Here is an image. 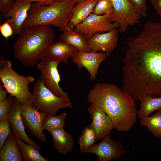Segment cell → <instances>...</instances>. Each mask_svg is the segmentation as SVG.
<instances>
[{
  "label": "cell",
  "mask_w": 161,
  "mask_h": 161,
  "mask_svg": "<svg viewBox=\"0 0 161 161\" xmlns=\"http://www.w3.org/2000/svg\"><path fill=\"white\" fill-rule=\"evenodd\" d=\"M49 131L52 137L53 146L59 153L65 155L73 150L74 145L73 136L66 132L64 128Z\"/></svg>",
  "instance_id": "d6986e66"
},
{
  "label": "cell",
  "mask_w": 161,
  "mask_h": 161,
  "mask_svg": "<svg viewBox=\"0 0 161 161\" xmlns=\"http://www.w3.org/2000/svg\"><path fill=\"white\" fill-rule=\"evenodd\" d=\"M128 151L123 149L119 140H113L108 135L99 143L94 145L84 153L95 154L97 161H110L113 159H120Z\"/></svg>",
  "instance_id": "30bf717a"
},
{
  "label": "cell",
  "mask_w": 161,
  "mask_h": 161,
  "mask_svg": "<svg viewBox=\"0 0 161 161\" xmlns=\"http://www.w3.org/2000/svg\"><path fill=\"white\" fill-rule=\"evenodd\" d=\"M59 63L53 61L46 56L37 64L40 73L39 79L44 86L56 96L69 99L68 94L60 87V75L58 69Z\"/></svg>",
  "instance_id": "52a82bcc"
},
{
  "label": "cell",
  "mask_w": 161,
  "mask_h": 161,
  "mask_svg": "<svg viewBox=\"0 0 161 161\" xmlns=\"http://www.w3.org/2000/svg\"><path fill=\"white\" fill-rule=\"evenodd\" d=\"M67 113L64 112L57 116L46 115L43 121L42 127L44 130L49 131L64 128Z\"/></svg>",
  "instance_id": "484cf974"
},
{
  "label": "cell",
  "mask_w": 161,
  "mask_h": 161,
  "mask_svg": "<svg viewBox=\"0 0 161 161\" xmlns=\"http://www.w3.org/2000/svg\"><path fill=\"white\" fill-rule=\"evenodd\" d=\"M119 32L116 29L95 34L88 40L90 49L95 52H104L109 56L117 47Z\"/></svg>",
  "instance_id": "5bb4252c"
},
{
  "label": "cell",
  "mask_w": 161,
  "mask_h": 161,
  "mask_svg": "<svg viewBox=\"0 0 161 161\" xmlns=\"http://www.w3.org/2000/svg\"><path fill=\"white\" fill-rule=\"evenodd\" d=\"M8 93L7 91L4 90L1 85H0V101H1L6 98V95Z\"/></svg>",
  "instance_id": "e575fe53"
},
{
  "label": "cell",
  "mask_w": 161,
  "mask_h": 161,
  "mask_svg": "<svg viewBox=\"0 0 161 161\" xmlns=\"http://www.w3.org/2000/svg\"><path fill=\"white\" fill-rule=\"evenodd\" d=\"M62 0H15V1H24L29 2L31 3L37 2V3L47 2L52 4L56 1Z\"/></svg>",
  "instance_id": "836d02e7"
},
{
  "label": "cell",
  "mask_w": 161,
  "mask_h": 161,
  "mask_svg": "<svg viewBox=\"0 0 161 161\" xmlns=\"http://www.w3.org/2000/svg\"><path fill=\"white\" fill-rule=\"evenodd\" d=\"M97 140L96 132L90 125L85 127L79 138V152L83 153L89 147L94 145Z\"/></svg>",
  "instance_id": "d4e9b609"
},
{
  "label": "cell",
  "mask_w": 161,
  "mask_h": 161,
  "mask_svg": "<svg viewBox=\"0 0 161 161\" xmlns=\"http://www.w3.org/2000/svg\"><path fill=\"white\" fill-rule=\"evenodd\" d=\"M121 89L134 101L161 97V23L148 21L126 40Z\"/></svg>",
  "instance_id": "6da1fadb"
},
{
  "label": "cell",
  "mask_w": 161,
  "mask_h": 161,
  "mask_svg": "<svg viewBox=\"0 0 161 161\" xmlns=\"http://www.w3.org/2000/svg\"><path fill=\"white\" fill-rule=\"evenodd\" d=\"M55 33L50 26H38L24 29L15 42V58L26 66L38 64L46 56L53 43Z\"/></svg>",
  "instance_id": "3957f363"
},
{
  "label": "cell",
  "mask_w": 161,
  "mask_h": 161,
  "mask_svg": "<svg viewBox=\"0 0 161 161\" xmlns=\"http://www.w3.org/2000/svg\"><path fill=\"white\" fill-rule=\"evenodd\" d=\"M18 146L23 160L26 161H49V159L41 155L33 145L25 143L21 139L16 138Z\"/></svg>",
  "instance_id": "603a6c76"
},
{
  "label": "cell",
  "mask_w": 161,
  "mask_h": 161,
  "mask_svg": "<svg viewBox=\"0 0 161 161\" xmlns=\"http://www.w3.org/2000/svg\"><path fill=\"white\" fill-rule=\"evenodd\" d=\"M84 0H76V1H77L76 3H79L82 1H84Z\"/></svg>",
  "instance_id": "d590c367"
},
{
  "label": "cell",
  "mask_w": 161,
  "mask_h": 161,
  "mask_svg": "<svg viewBox=\"0 0 161 161\" xmlns=\"http://www.w3.org/2000/svg\"><path fill=\"white\" fill-rule=\"evenodd\" d=\"M0 79L4 87L10 96L16 98L22 105L30 104L32 93L29 89L30 84L35 78L24 76L15 71L11 63L0 56Z\"/></svg>",
  "instance_id": "5b68a950"
},
{
  "label": "cell",
  "mask_w": 161,
  "mask_h": 161,
  "mask_svg": "<svg viewBox=\"0 0 161 161\" xmlns=\"http://www.w3.org/2000/svg\"><path fill=\"white\" fill-rule=\"evenodd\" d=\"M114 11L110 21L117 23L120 33L125 32L129 26L139 23L142 16L136 7L128 0H112Z\"/></svg>",
  "instance_id": "ba28073f"
},
{
  "label": "cell",
  "mask_w": 161,
  "mask_h": 161,
  "mask_svg": "<svg viewBox=\"0 0 161 161\" xmlns=\"http://www.w3.org/2000/svg\"><path fill=\"white\" fill-rule=\"evenodd\" d=\"M150 2L161 20V0H151Z\"/></svg>",
  "instance_id": "d6a6232c"
},
{
  "label": "cell",
  "mask_w": 161,
  "mask_h": 161,
  "mask_svg": "<svg viewBox=\"0 0 161 161\" xmlns=\"http://www.w3.org/2000/svg\"><path fill=\"white\" fill-rule=\"evenodd\" d=\"M87 111L92 120L90 125L95 129L97 140H102L109 135L114 128L113 123L109 117L100 108L90 105Z\"/></svg>",
  "instance_id": "4fadbf2b"
},
{
  "label": "cell",
  "mask_w": 161,
  "mask_h": 161,
  "mask_svg": "<svg viewBox=\"0 0 161 161\" xmlns=\"http://www.w3.org/2000/svg\"><path fill=\"white\" fill-rule=\"evenodd\" d=\"M20 111L24 123L32 136L43 143H47L42 127L43 121L47 115L32 108L30 104H21Z\"/></svg>",
  "instance_id": "8fae6325"
},
{
  "label": "cell",
  "mask_w": 161,
  "mask_h": 161,
  "mask_svg": "<svg viewBox=\"0 0 161 161\" xmlns=\"http://www.w3.org/2000/svg\"><path fill=\"white\" fill-rule=\"evenodd\" d=\"M99 0H85L77 4L73 7L70 20L67 25L73 29L92 13Z\"/></svg>",
  "instance_id": "ac0fdd59"
},
{
  "label": "cell",
  "mask_w": 161,
  "mask_h": 161,
  "mask_svg": "<svg viewBox=\"0 0 161 161\" xmlns=\"http://www.w3.org/2000/svg\"><path fill=\"white\" fill-rule=\"evenodd\" d=\"M11 132L7 138L0 150V161H22L21 152L18 146L17 139Z\"/></svg>",
  "instance_id": "ffe728a7"
},
{
  "label": "cell",
  "mask_w": 161,
  "mask_h": 161,
  "mask_svg": "<svg viewBox=\"0 0 161 161\" xmlns=\"http://www.w3.org/2000/svg\"><path fill=\"white\" fill-rule=\"evenodd\" d=\"M107 56L104 52L78 51L71 58L78 69L85 68L89 73L91 80H94L96 78L99 65L106 59Z\"/></svg>",
  "instance_id": "7c38bea8"
},
{
  "label": "cell",
  "mask_w": 161,
  "mask_h": 161,
  "mask_svg": "<svg viewBox=\"0 0 161 161\" xmlns=\"http://www.w3.org/2000/svg\"><path fill=\"white\" fill-rule=\"evenodd\" d=\"M60 36V40L64 41L76 48L78 51L90 52L88 40L82 34L67 26Z\"/></svg>",
  "instance_id": "44dd1931"
},
{
  "label": "cell",
  "mask_w": 161,
  "mask_h": 161,
  "mask_svg": "<svg viewBox=\"0 0 161 161\" xmlns=\"http://www.w3.org/2000/svg\"><path fill=\"white\" fill-rule=\"evenodd\" d=\"M14 0H0V11L4 15L12 7Z\"/></svg>",
  "instance_id": "1f68e13d"
},
{
  "label": "cell",
  "mask_w": 161,
  "mask_h": 161,
  "mask_svg": "<svg viewBox=\"0 0 161 161\" xmlns=\"http://www.w3.org/2000/svg\"><path fill=\"white\" fill-rule=\"evenodd\" d=\"M0 32L2 36L6 40L14 34L12 27L7 21L0 25Z\"/></svg>",
  "instance_id": "4dcf8cb0"
},
{
  "label": "cell",
  "mask_w": 161,
  "mask_h": 161,
  "mask_svg": "<svg viewBox=\"0 0 161 161\" xmlns=\"http://www.w3.org/2000/svg\"><path fill=\"white\" fill-rule=\"evenodd\" d=\"M15 98V97L10 95L4 100L0 101V120L8 116Z\"/></svg>",
  "instance_id": "f1b7e54d"
},
{
  "label": "cell",
  "mask_w": 161,
  "mask_h": 161,
  "mask_svg": "<svg viewBox=\"0 0 161 161\" xmlns=\"http://www.w3.org/2000/svg\"><path fill=\"white\" fill-rule=\"evenodd\" d=\"M137 8L142 16L146 17L147 15V0H128Z\"/></svg>",
  "instance_id": "f546056e"
},
{
  "label": "cell",
  "mask_w": 161,
  "mask_h": 161,
  "mask_svg": "<svg viewBox=\"0 0 161 161\" xmlns=\"http://www.w3.org/2000/svg\"><path fill=\"white\" fill-rule=\"evenodd\" d=\"M88 102L101 109L111 120L114 129L127 131L137 117L135 102L128 93L112 83H98L89 91Z\"/></svg>",
  "instance_id": "7a4b0ae2"
},
{
  "label": "cell",
  "mask_w": 161,
  "mask_h": 161,
  "mask_svg": "<svg viewBox=\"0 0 161 161\" xmlns=\"http://www.w3.org/2000/svg\"><path fill=\"white\" fill-rule=\"evenodd\" d=\"M8 116L0 120V150L2 148L7 138L11 132Z\"/></svg>",
  "instance_id": "83f0119b"
},
{
  "label": "cell",
  "mask_w": 161,
  "mask_h": 161,
  "mask_svg": "<svg viewBox=\"0 0 161 161\" xmlns=\"http://www.w3.org/2000/svg\"><path fill=\"white\" fill-rule=\"evenodd\" d=\"M76 3V0H62L52 4L41 2L32 4L22 28L24 29L36 26L52 25L63 31Z\"/></svg>",
  "instance_id": "277c9868"
},
{
  "label": "cell",
  "mask_w": 161,
  "mask_h": 161,
  "mask_svg": "<svg viewBox=\"0 0 161 161\" xmlns=\"http://www.w3.org/2000/svg\"><path fill=\"white\" fill-rule=\"evenodd\" d=\"M114 11L112 0H99L92 13L99 15L106 14L111 15Z\"/></svg>",
  "instance_id": "4316f807"
},
{
  "label": "cell",
  "mask_w": 161,
  "mask_h": 161,
  "mask_svg": "<svg viewBox=\"0 0 161 161\" xmlns=\"http://www.w3.org/2000/svg\"><path fill=\"white\" fill-rule=\"evenodd\" d=\"M140 107L137 116L140 119L149 116L152 112L161 109V97H153L145 96L140 98Z\"/></svg>",
  "instance_id": "7402d4cb"
},
{
  "label": "cell",
  "mask_w": 161,
  "mask_h": 161,
  "mask_svg": "<svg viewBox=\"0 0 161 161\" xmlns=\"http://www.w3.org/2000/svg\"><path fill=\"white\" fill-rule=\"evenodd\" d=\"M21 104L15 97L11 110L8 116V119L12 131L15 136L23 140L27 144L34 146L39 151L40 147L27 135L20 111Z\"/></svg>",
  "instance_id": "2e32d148"
},
{
  "label": "cell",
  "mask_w": 161,
  "mask_h": 161,
  "mask_svg": "<svg viewBox=\"0 0 161 161\" xmlns=\"http://www.w3.org/2000/svg\"><path fill=\"white\" fill-rule=\"evenodd\" d=\"M78 51L74 47L60 40L53 43L48 48L46 56L51 60L60 63H67L68 59Z\"/></svg>",
  "instance_id": "e0dca14e"
},
{
  "label": "cell",
  "mask_w": 161,
  "mask_h": 161,
  "mask_svg": "<svg viewBox=\"0 0 161 161\" xmlns=\"http://www.w3.org/2000/svg\"><path fill=\"white\" fill-rule=\"evenodd\" d=\"M32 93L30 105L47 115L54 116L61 109L72 108L70 99L55 95L44 86L39 79L35 82Z\"/></svg>",
  "instance_id": "8992f818"
},
{
  "label": "cell",
  "mask_w": 161,
  "mask_h": 161,
  "mask_svg": "<svg viewBox=\"0 0 161 161\" xmlns=\"http://www.w3.org/2000/svg\"><path fill=\"white\" fill-rule=\"evenodd\" d=\"M31 4L27 1H15L4 15L6 17H10L6 21L11 26L15 34L20 35L24 30L23 25L27 18Z\"/></svg>",
  "instance_id": "9a60e30c"
},
{
  "label": "cell",
  "mask_w": 161,
  "mask_h": 161,
  "mask_svg": "<svg viewBox=\"0 0 161 161\" xmlns=\"http://www.w3.org/2000/svg\"><path fill=\"white\" fill-rule=\"evenodd\" d=\"M140 120L142 126L146 127L154 136L161 138V109L151 116H148Z\"/></svg>",
  "instance_id": "cb8c5ba5"
},
{
  "label": "cell",
  "mask_w": 161,
  "mask_h": 161,
  "mask_svg": "<svg viewBox=\"0 0 161 161\" xmlns=\"http://www.w3.org/2000/svg\"><path fill=\"white\" fill-rule=\"evenodd\" d=\"M111 15H101L91 14L83 22L76 25L73 30L83 35L88 40L95 34L108 32L119 28V24L112 23L109 18Z\"/></svg>",
  "instance_id": "9c48e42d"
}]
</instances>
